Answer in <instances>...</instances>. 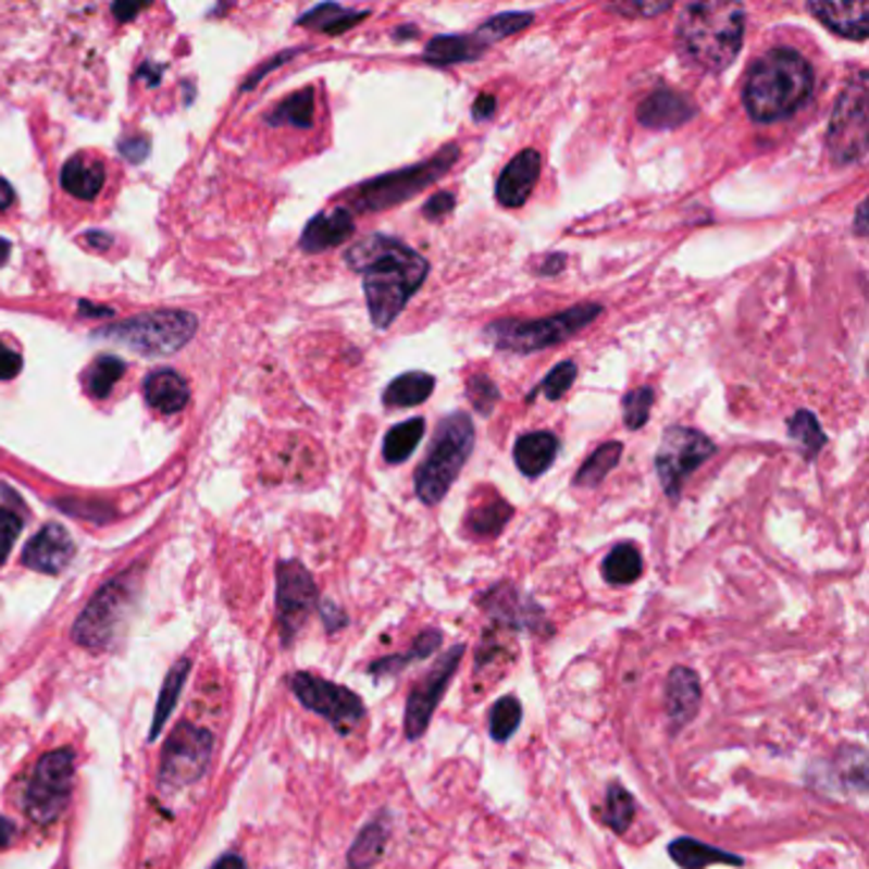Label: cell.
<instances>
[{
    "instance_id": "f35d334b",
    "label": "cell",
    "mask_w": 869,
    "mask_h": 869,
    "mask_svg": "<svg viewBox=\"0 0 869 869\" xmlns=\"http://www.w3.org/2000/svg\"><path fill=\"white\" fill-rule=\"evenodd\" d=\"M633 819H635L633 793L622 789L620 783H612L610 789H607V806L605 811H601V821H605L614 834H625Z\"/></svg>"
},
{
    "instance_id": "9f6ffc18",
    "label": "cell",
    "mask_w": 869,
    "mask_h": 869,
    "mask_svg": "<svg viewBox=\"0 0 869 869\" xmlns=\"http://www.w3.org/2000/svg\"><path fill=\"white\" fill-rule=\"evenodd\" d=\"M13 836H16V823L0 816V849H5L13 842Z\"/></svg>"
},
{
    "instance_id": "e575fe53",
    "label": "cell",
    "mask_w": 869,
    "mask_h": 869,
    "mask_svg": "<svg viewBox=\"0 0 869 869\" xmlns=\"http://www.w3.org/2000/svg\"><path fill=\"white\" fill-rule=\"evenodd\" d=\"M510 518H512V505L500 500V497H493L489 502L472 508L470 516H467V531H470L474 538H495L497 533L508 525Z\"/></svg>"
},
{
    "instance_id": "6da1fadb",
    "label": "cell",
    "mask_w": 869,
    "mask_h": 869,
    "mask_svg": "<svg viewBox=\"0 0 869 869\" xmlns=\"http://www.w3.org/2000/svg\"><path fill=\"white\" fill-rule=\"evenodd\" d=\"M347 265L362 276L370 319L388 330L429 276V260L390 235H368L347 250Z\"/></svg>"
},
{
    "instance_id": "ffe728a7",
    "label": "cell",
    "mask_w": 869,
    "mask_h": 869,
    "mask_svg": "<svg viewBox=\"0 0 869 869\" xmlns=\"http://www.w3.org/2000/svg\"><path fill=\"white\" fill-rule=\"evenodd\" d=\"M74 556V541L62 525L51 523L47 529H41L36 536L28 541L24 548V567L34 571H44V574H59Z\"/></svg>"
},
{
    "instance_id": "6125c7cd",
    "label": "cell",
    "mask_w": 869,
    "mask_h": 869,
    "mask_svg": "<svg viewBox=\"0 0 869 869\" xmlns=\"http://www.w3.org/2000/svg\"><path fill=\"white\" fill-rule=\"evenodd\" d=\"M87 243H100L98 248H108L110 237H108V235H95V233H90V235H87Z\"/></svg>"
},
{
    "instance_id": "8d00e7d4",
    "label": "cell",
    "mask_w": 869,
    "mask_h": 869,
    "mask_svg": "<svg viewBox=\"0 0 869 869\" xmlns=\"http://www.w3.org/2000/svg\"><path fill=\"white\" fill-rule=\"evenodd\" d=\"M789 434L791 439L798 442L800 451H804V457L808 462H814L816 457L821 455V449L827 447V434H823L821 426H819V419L811 411H798L793 419L789 421Z\"/></svg>"
},
{
    "instance_id": "d6986e66",
    "label": "cell",
    "mask_w": 869,
    "mask_h": 869,
    "mask_svg": "<svg viewBox=\"0 0 869 869\" xmlns=\"http://www.w3.org/2000/svg\"><path fill=\"white\" fill-rule=\"evenodd\" d=\"M696 115V105L683 92L658 87L637 105V121L653 131H673L686 125Z\"/></svg>"
},
{
    "instance_id": "db71d44e",
    "label": "cell",
    "mask_w": 869,
    "mask_h": 869,
    "mask_svg": "<svg viewBox=\"0 0 869 869\" xmlns=\"http://www.w3.org/2000/svg\"><path fill=\"white\" fill-rule=\"evenodd\" d=\"M121 151H123V156H128V159H131L133 163H138V161H144V159H146V153H148V140H144V138L123 140V144H121Z\"/></svg>"
},
{
    "instance_id": "7c38bea8",
    "label": "cell",
    "mask_w": 869,
    "mask_h": 869,
    "mask_svg": "<svg viewBox=\"0 0 869 869\" xmlns=\"http://www.w3.org/2000/svg\"><path fill=\"white\" fill-rule=\"evenodd\" d=\"M212 757V734L195 724H179L169 734L161 755L159 785L163 791H179L197 783L207 772Z\"/></svg>"
},
{
    "instance_id": "e0dca14e",
    "label": "cell",
    "mask_w": 869,
    "mask_h": 869,
    "mask_svg": "<svg viewBox=\"0 0 869 869\" xmlns=\"http://www.w3.org/2000/svg\"><path fill=\"white\" fill-rule=\"evenodd\" d=\"M702 709V681L694 668L673 666L666 679V717L671 732L679 734L694 722Z\"/></svg>"
},
{
    "instance_id": "94428289",
    "label": "cell",
    "mask_w": 869,
    "mask_h": 869,
    "mask_svg": "<svg viewBox=\"0 0 869 869\" xmlns=\"http://www.w3.org/2000/svg\"><path fill=\"white\" fill-rule=\"evenodd\" d=\"M415 34H419V28H415V26H404V28H396V32H393V36H396V39H400V41H404L406 36H415Z\"/></svg>"
},
{
    "instance_id": "d4e9b609",
    "label": "cell",
    "mask_w": 869,
    "mask_h": 869,
    "mask_svg": "<svg viewBox=\"0 0 869 869\" xmlns=\"http://www.w3.org/2000/svg\"><path fill=\"white\" fill-rule=\"evenodd\" d=\"M668 857H671L681 869H707L711 865L745 867V859L737 857V854L722 852L717 849V846L704 844L699 839L691 836L673 839V842L668 844Z\"/></svg>"
},
{
    "instance_id": "30bf717a",
    "label": "cell",
    "mask_w": 869,
    "mask_h": 869,
    "mask_svg": "<svg viewBox=\"0 0 869 869\" xmlns=\"http://www.w3.org/2000/svg\"><path fill=\"white\" fill-rule=\"evenodd\" d=\"M715 451V442L707 434H702V431L688 426L666 429L656 451V470L663 493L671 500H679L683 482L699 470Z\"/></svg>"
},
{
    "instance_id": "f546056e",
    "label": "cell",
    "mask_w": 869,
    "mask_h": 869,
    "mask_svg": "<svg viewBox=\"0 0 869 869\" xmlns=\"http://www.w3.org/2000/svg\"><path fill=\"white\" fill-rule=\"evenodd\" d=\"M434 375L429 373H419V370H413V373H406L393 381L388 388L383 393V404L385 408H411V406H421L423 400L431 398V393H434Z\"/></svg>"
},
{
    "instance_id": "74e56055",
    "label": "cell",
    "mask_w": 869,
    "mask_h": 869,
    "mask_svg": "<svg viewBox=\"0 0 869 869\" xmlns=\"http://www.w3.org/2000/svg\"><path fill=\"white\" fill-rule=\"evenodd\" d=\"M271 125H294V128H309L314 123V90L294 92L269 115Z\"/></svg>"
},
{
    "instance_id": "ee69618b",
    "label": "cell",
    "mask_w": 869,
    "mask_h": 869,
    "mask_svg": "<svg viewBox=\"0 0 869 869\" xmlns=\"http://www.w3.org/2000/svg\"><path fill=\"white\" fill-rule=\"evenodd\" d=\"M576 362H571V360H567V362H559V365H556L551 373H548L544 381H541V385L536 390L531 393L529 396V400H533L538 396V393H544V396L548 398V400H559V398H563L569 393V388L571 385H574V381H576Z\"/></svg>"
},
{
    "instance_id": "4316f807",
    "label": "cell",
    "mask_w": 869,
    "mask_h": 869,
    "mask_svg": "<svg viewBox=\"0 0 869 869\" xmlns=\"http://www.w3.org/2000/svg\"><path fill=\"white\" fill-rule=\"evenodd\" d=\"M62 187L72 197L90 202L105 187V166L90 156H74L62 169Z\"/></svg>"
},
{
    "instance_id": "8992f818",
    "label": "cell",
    "mask_w": 869,
    "mask_h": 869,
    "mask_svg": "<svg viewBox=\"0 0 869 869\" xmlns=\"http://www.w3.org/2000/svg\"><path fill=\"white\" fill-rule=\"evenodd\" d=\"M459 159V148L449 144L442 148L439 153L431 156L429 161L415 163V166L390 171V174L375 176V179L362 182L347 195L350 212H381L390 210V207L404 204L408 199H413L419 191H423L429 184L439 182L447 171L455 166Z\"/></svg>"
},
{
    "instance_id": "4fadbf2b",
    "label": "cell",
    "mask_w": 869,
    "mask_h": 869,
    "mask_svg": "<svg viewBox=\"0 0 869 869\" xmlns=\"http://www.w3.org/2000/svg\"><path fill=\"white\" fill-rule=\"evenodd\" d=\"M288 683L303 707L324 717L339 732L347 734L365 719V704L352 688L319 679L314 673H294Z\"/></svg>"
},
{
    "instance_id": "11a10c76",
    "label": "cell",
    "mask_w": 869,
    "mask_h": 869,
    "mask_svg": "<svg viewBox=\"0 0 869 869\" xmlns=\"http://www.w3.org/2000/svg\"><path fill=\"white\" fill-rule=\"evenodd\" d=\"M210 869H248V865H245L240 854H225V857H220Z\"/></svg>"
},
{
    "instance_id": "ac0fdd59",
    "label": "cell",
    "mask_w": 869,
    "mask_h": 869,
    "mask_svg": "<svg viewBox=\"0 0 869 869\" xmlns=\"http://www.w3.org/2000/svg\"><path fill=\"white\" fill-rule=\"evenodd\" d=\"M538 176H541V153L533 151V148H525V151H520L516 159L502 169V174L497 176V187H495L497 204L508 207V210L523 207L533 195V189H536Z\"/></svg>"
},
{
    "instance_id": "d6a6232c",
    "label": "cell",
    "mask_w": 869,
    "mask_h": 869,
    "mask_svg": "<svg viewBox=\"0 0 869 869\" xmlns=\"http://www.w3.org/2000/svg\"><path fill=\"white\" fill-rule=\"evenodd\" d=\"M601 576L607 584H633L643 576V556L633 544H618L601 561Z\"/></svg>"
},
{
    "instance_id": "cb8c5ba5",
    "label": "cell",
    "mask_w": 869,
    "mask_h": 869,
    "mask_svg": "<svg viewBox=\"0 0 869 869\" xmlns=\"http://www.w3.org/2000/svg\"><path fill=\"white\" fill-rule=\"evenodd\" d=\"M487 54V44H482L477 36H434L426 44V51H423V62L429 66H455V64H467V62H477Z\"/></svg>"
},
{
    "instance_id": "83f0119b",
    "label": "cell",
    "mask_w": 869,
    "mask_h": 869,
    "mask_svg": "<svg viewBox=\"0 0 869 869\" xmlns=\"http://www.w3.org/2000/svg\"><path fill=\"white\" fill-rule=\"evenodd\" d=\"M144 393L148 404L161 413L182 411L189 400L187 383H184V377L176 375L174 370H156V373L148 375L144 383Z\"/></svg>"
},
{
    "instance_id": "ba28073f",
    "label": "cell",
    "mask_w": 869,
    "mask_h": 869,
    "mask_svg": "<svg viewBox=\"0 0 869 869\" xmlns=\"http://www.w3.org/2000/svg\"><path fill=\"white\" fill-rule=\"evenodd\" d=\"M867 108V74L857 72V77L849 79V85L836 98L827 131V153L836 166H846V163L852 166L865 159L869 128Z\"/></svg>"
},
{
    "instance_id": "60d3db41",
    "label": "cell",
    "mask_w": 869,
    "mask_h": 869,
    "mask_svg": "<svg viewBox=\"0 0 869 869\" xmlns=\"http://www.w3.org/2000/svg\"><path fill=\"white\" fill-rule=\"evenodd\" d=\"M533 24V13H520V11H510V13H497V16L487 18L485 24H482L474 36L482 44H493V41H500V39H508V36L523 32V28H529Z\"/></svg>"
},
{
    "instance_id": "3957f363",
    "label": "cell",
    "mask_w": 869,
    "mask_h": 869,
    "mask_svg": "<svg viewBox=\"0 0 869 869\" xmlns=\"http://www.w3.org/2000/svg\"><path fill=\"white\" fill-rule=\"evenodd\" d=\"M745 9L740 3H688L675 26V49L683 62L702 72H724L742 51Z\"/></svg>"
},
{
    "instance_id": "f907efd6",
    "label": "cell",
    "mask_w": 869,
    "mask_h": 869,
    "mask_svg": "<svg viewBox=\"0 0 869 869\" xmlns=\"http://www.w3.org/2000/svg\"><path fill=\"white\" fill-rule=\"evenodd\" d=\"M563 269H567V256H563V252H551V256H546L538 265H533V271H536L538 276H556V273H561Z\"/></svg>"
},
{
    "instance_id": "1f68e13d",
    "label": "cell",
    "mask_w": 869,
    "mask_h": 869,
    "mask_svg": "<svg viewBox=\"0 0 869 869\" xmlns=\"http://www.w3.org/2000/svg\"><path fill=\"white\" fill-rule=\"evenodd\" d=\"M189 671H191V660L182 658L179 663H174V668H171V671L166 673V681H163V686H161L159 702H156L153 727H151V734H148V740L159 737L163 727H166L171 711H174L176 702H179V694H182L184 683H187Z\"/></svg>"
},
{
    "instance_id": "816d5d0a",
    "label": "cell",
    "mask_w": 869,
    "mask_h": 869,
    "mask_svg": "<svg viewBox=\"0 0 869 869\" xmlns=\"http://www.w3.org/2000/svg\"><path fill=\"white\" fill-rule=\"evenodd\" d=\"M495 110H497V102L493 95H480V98L474 100L472 117L477 123H485V121H489V117H495Z\"/></svg>"
},
{
    "instance_id": "836d02e7",
    "label": "cell",
    "mask_w": 869,
    "mask_h": 869,
    "mask_svg": "<svg viewBox=\"0 0 869 869\" xmlns=\"http://www.w3.org/2000/svg\"><path fill=\"white\" fill-rule=\"evenodd\" d=\"M426 431V421L423 419H408L404 423H396L383 442V457L388 464H404L408 457L413 455L419 442L423 439Z\"/></svg>"
},
{
    "instance_id": "d590c367",
    "label": "cell",
    "mask_w": 869,
    "mask_h": 869,
    "mask_svg": "<svg viewBox=\"0 0 869 869\" xmlns=\"http://www.w3.org/2000/svg\"><path fill=\"white\" fill-rule=\"evenodd\" d=\"M622 457V444L620 442H607L597 447V451L586 459V462L579 467L576 477H574V485L576 487H584V489H594L597 485L605 482L607 474H610L614 467H618Z\"/></svg>"
},
{
    "instance_id": "7dc6e473",
    "label": "cell",
    "mask_w": 869,
    "mask_h": 869,
    "mask_svg": "<svg viewBox=\"0 0 869 869\" xmlns=\"http://www.w3.org/2000/svg\"><path fill=\"white\" fill-rule=\"evenodd\" d=\"M671 9V3H648V0H630V3H618L610 5L612 13H622V16H637V18H650L658 16V13H666Z\"/></svg>"
},
{
    "instance_id": "8fae6325",
    "label": "cell",
    "mask_w": 869,
    "mask_h": 869,
    "mask_svg": "<svg viewBox=\"0 0 869 869\" xmlns=\"http://www.w3.org/2000/svg\"><path fill=\"white\" fill-rule=\"evenodd\" d=\"M133 597H136V582L128 574L102 586L74 622V641L85 648H105L113 643L117 628L125 620V610L133 605Z\"/></svg>"
},
{
    "instance_id": "603a6c76",
    "label": "cell",
    "mask_w": 869,
    "mask_h": 869,
    "mask_svg": "<svg viewBox=\"0 0 869 869\" xmlns=\"http://www.w3.org/2000/svg\"><path fill=\"white\" fill-rule=\"evenodd\" d=\"M556 457H559V436L548 434V431H531V434H523L516 442V449H512L516 467L531 480L541 477L546 470H551Z\"/></svg>"
},
{
    "instance_id": "2e32d148",
    "label": "cell",
    "mask_w": 869,
    "mask_h": 869,
    "mask_svg": "<svg viewBox=\"0 0 869 869\" xmlns=\"http://www.w3.org/2000/svg\"><path fill=\"white\" fill-rule=\"evenodd\" d=\"M477 607L487 612V618L497 622L505 630H518V633H536L551 635L546 612L533 601L529 594H523L508 582L489 586L477 597Z\"/></svg>"
},
{
    "instance_id": "44dd1931",
    "label": "cell",
    "mask_w": 869,
    "mask_h": 869,
    "mask_svg": "<svg viewBox=\"0 0 869 869\" xmlns=\"http://www.w3.org/2000/svg\"><path fill=\"white\" fill-rule=\"evenodd\" d=\"M355 233L352 212L347 207H334L330 212L316 214L314 220L303 227L301 235V250L307 252H322L330 250L334 245L347 243Z\"/></svg>"
},
{
    "instance_id": "52a82bcc",
    "label": "cell",
    "mask_w": 869,
    "mask_h": 869,
    "mask_svg": "<svg viewBox=\"0 0 869 869\" xmlns=\"http://www.w3.org/2000/svg\"><path fill=\"white\" fill-rule=\"evenodd\" d=\"M197 332V316L189 311H148L128 322L98 332V337L123 342L148 358H163L182 350Z\"/></svg>"
},
{
    "instance_id": "680465c9",
    "label": "cell",
    "mask_w": 869,
    "mask_h": 869,
    "mask_svg": "<svg viewBox=\"0 0 869 869\" xmlns=\"http://www.w3.org/2000/svg\"><path fill=\"white\" fill-rule=\"evenodd\" d=\"M140 9H144V5H123V3H117V5H113V13L121 21H128V18L136 16Z\"/></svg>"
},
{
    "instance_id": "c3c4849f",
    "label": "cell",
    "mask_w": 869,
    "mask_h": 869,
    "mask_svg": "<svg viewBox=\"0 0 869 869\" xmlns=\"http://www.w3.org/2000/svg\"><path fill=\"white\" fill-rule=\"evenodd\" d=\"M455 195L451 191H439V195H434L429 199L426 204H423V218L426 220H442L444 214H449L455 210Z\"/></svg>"
},
{
    "instance_id": "5b68a950",
    "label": "cell",
    "mask_w": 869,
    "mask_h": 869,
    "mask_svg": "<svg viewBox=\"0 0 869 869\" xmlns=\"http://www.w3.org/2000/svg\"><path fill=\"white\" fill-rule=\"evenodd\" d=\"M601 314L599 303H576L561 314L544 319H500L485 326V337L495 350L529 355L561 345L589 326Z\"/></svg>"
},
{
    "instance_id": "f6af8a7d",
    "label": "cell",
    "mask_w": 869,
    "mask_h": 869,
    "mask_svg": "<svg viewBox=\"0 0 869 869\" xmlns=\"http://www.w3.org/2000/svg\"><path fill=\"white\" fill-rule=\"evenodd\" d=\"M467 398H470L474 411H480L482 415H489L493 413V408L497 406V400H500V390L495 388V383L489 381L485 373H477L467 381Z\"/></svg>"
},
{
    "instance_id": "b9f144b4",
    "label": "cell",
    "mask_w": 869,
    "mask_h": 869,
    "mask_svg": "<svg viewBox=\"0 0 869 869\" xmlns=\"http://www.w3.org/2000/svg\"><path fill=\"white\" fill-rule=\"evenodd\" d=\"M125 373V365L121 358H113V355H105V358H98L92 362V368L87 370L85 385L90 390V396L95 398H105L113 385L121 381Z\"/></svg>"
},
{
    "instance_id": "ab89813d",
    "label": "cell",
    "mask_w": 869,
    "mask_h": 869,
    "mask_svg": "<svg viewBox=\"0 0 869 869\" xmlns=\"http://www.w3.org/2000/svg\"><path fill=\"white\" fill-rule=\"evenodd\" d=\"M520 719H523V704L516 696L497 699L493 711H489V737L495 742H508L518 732Z\"/></svg>"
},
{
    "instance_id": "91938a15",
    "label": "cell",
    "mask_w": 869,
    "mask_h": 869,
    "mask_svg": "<svg viewBox=\"0 0 869 869\" xmlns=\"http://www.w3.org/2000/svg\"><path fill=\"white\" fill-rule=\"evenodd\" d=\"M854 229H857V235H867V202H859V207H857V220H854Z\"/></svg>"
},
{
    "instance_id": "7402d4cb",
    "label": "cell",
    "mask_w": 869,
    "mask_h": 869,
    "mask_svg": "<svg viewBox=\"0 0 869 869\" xmlns=\"http://www.w3.org/2000/svg\"><path fill=\"white\" fill-rule=\"evenodd\" d=\"M808 13L844 39L865 41L869 36L867 3H808Z\"/></svg>"
},
{
    "instance_id": "be15d7a7",
    "label": "cell",
    "mask_w": 869,
    "mask_h": 869,
    "mask_svg": "<svg viewBox=\"0 0 869 869\" xmlns=\"http://www.w3.org/2000/svg\"><path fill=\"white\" fill-rule=\"evenodd\" d=\"M9 252H11V243L9 240H0V265L9 260Z\"/></svg>"
},
{
    "instance_id": "277c9868",
    "label": "cell",
    "mask_w": 869,
    "mask_h": 869,
    "mask_svg": "<svg viewBox=\"0 0 869 869\" xmlns=\"http://www.w3.org/2000/svg\"><path fill=\"white\" fill-rule=\"evenodd\" d=\"M474 449V423L464 411L444 415L413 485L423 505H439L455 485Z\"/></svg>"
},
{
    "instance_id": "bcb514c9",
    "label": "cell",
    "mask_w": 869,
    "mask_h": 869,
    "mask_svg": "<svg viewBox=\"0 0 869 869\" xmlns=\"http://www.w3.org/2000/svg\"><path fill=\"white\" fill-rule=\"evenodd\" d=\"M18 533H21V518L9 508H0V563L9 559Z\"/></svg>"
},
{
    "instance_id": "681fc988",
    "label": "cell",
    "mask_w": 869,
    "mask_h": 869,
    "mask_svg": "<svg viewBox=\"0 0 869 869\" xmlns=\"http://www.w3.org/2000/svg\"><path fill=\"white\" fill-rule=\"evenodd\" d=\"M21 368H24L21 355L16 350H11V347L0 339V381H11V377H16L21 373Z\"/></svg>"
},
{
    "instance_id": "f5cc1de1",
    "label": "cell",
    "mask_w": 869,
    "mask_h": 869,
    "mask_svg": "<svg viewBox=\"0 0 869 869\" xmlns=\"http://www.w3.org/2000/svg\"><path fill=\"white\" fill-rule=\"evenodd\" d=\"M319 610H322V618H324L326 630H330V633H337L339 628H345V625H347V614L342 612L339 607H334V605H319Z\"/></svg>"
},
{
    "instance_id": "484cf974",
    "label": "cell",
    "mask_w": 869,
    "mask_h": 869,
    "mask_svg": "<svg viewBox=\"0 0 869 869\" xmlns=\"http://www.w3.org/2000/svg\"><path fill=\"white\" fill-rule=\"evenodd\" d=\"M442 643H444L442 630L426 628L421 635H415V641L411 643V650L404 653V656L396 653V656H385V658L373 660V663L368 666V673L375 675V679H393V675L406 671L411 663H419V660H426L434 656V653L442 648Z\"/></svg>"
},
{
    "instance_id": "7bdbcfd3",
    "label": "cell",
    "mask_w": 869,
    "mask_h": 869,
    "mask_svg": "<svg viewBox=\"0 0 869 869\" xmlns=\"http://www.w3.org/2000/svg\"><path fill=\"white\" fill-rule=\"evenodd\" d=\"M653 404H656V390L648 388V385L625 393V398H622V419H625V426L633 431L643 429L650 421Z\"/></svg>"
},
{
    "instance_id": "7a4b0ae2",
    "label": "cell",
    "mask_w": 869,
    "mask_h": 869,
    "mask_svg": "<svg viewBox=\"0 0 869 869\" xmlns=\"http://www.w3.org/2000/svg\"><path fill=\"white\" fill-rule=\"evenodd\" d=\"M814 82V66L800 51L775 47L749 64L742 102L755 123L785 121L811 100Z\"/></svg>"
},
{
    "instance_id": "5bb4252c",
    "label": "cell",
    "mask_w": 869,
    "mask_h": 869,
    "mask_svg": "<svg viewBox=\"0 0 869 869\" xmlns=\"http://www.w3.org/2000/svg\"><path fill=\"white\" fill-rule=\"evenodd\" d=\"M462 656H464V645H451V648L439 658V663L431 668V671L415 683L411 694H408L406 717H404L406 740H419L426 734L431 717H434L436 707L442 704V696L447 694L449 683L455 679L459 663H462Z\"/></svg>"
},
{
    "instance_id": "4dcf8cb0",
    "label": "cell",
    "mask_w": 869,
    "mask_h": 869,
    "mask_svg": "<svg viewBox=\"0 0 869 869\" xmlns=\"http://www.w3.org/2000/svg\"><path fill=\"white\" fill-rule=\"evenodd\" d=\"M370 11H350V9H342L337 3H324V5H316V9H311L309 13H303L299 18V26H309V28H316V32H324V34H345L347 28L358 26L362 18H368Z\"/></svg>"
},
{
    "instance_id": "f1b7e54d",
    "label": "cell",
    "mask_w": 869,
    "mask_h": 869,
    "mask_svg": "<svg viewBox=\"0 0 869 869\" xmlns=\"http://www.w3.org/2000/svg\"><path fill=\"white\" fill-rule=\"evenodd\" d=\"M388 836H390L388 821L377 816V819L370 821L368 827L360 831L358 839L352 842L350 852H347V865H350L352 869L375 867L377 861L383 859L385 844H388Z\"/></svg>"
},
{
    "instance_id": "9a60e30c",
    "label": "cell",
    "mask_w": 869,
    "mask_h": 869,
    "mask_svg": "<svg viewBox=\"0 0 869 869\" xmlns=\"http://www.w3.org/2000/svg\"><path fill=\"white\" fill-rule=\"evenodd\" d=\"M278 622L284 643L291 645L296 633L303 628V622L319 607V589L314 579L303 563L299 561H281L278 563Z\"/></svg>"
},
{
    "instance_id": "6f0895ef",
    "label": "cell",
    "mask_w": 869,
    "mask_h": 869,
    "mask_svg": "<svg viewBox=\"0 0 869 869\" xmlns=\"http://www.w3.org/2000/svg\"><path fill=\"white\" fill-rule=\"evenodd\" d=\"M13 199H16V195H13L11 184L0 179V210H9V207L13 204Z\"/></svg>"
},
{
    "instance_id": "9c48e42d",
    "label": "cell",
    "mask_w": 869,
    "mask_h": 869,
    "mask_svg": "<svg viewBox=\"0 0 869 869\" xmlns=\"http://www.w3.org/2000/svg\"><path fill=\"white\" fill-rule=\"evenodd\" d=\"M74 783L72 749H51L36 762L24 791V808L34 823H51L64 814Z\"/></svg>"
}]
</instances>
